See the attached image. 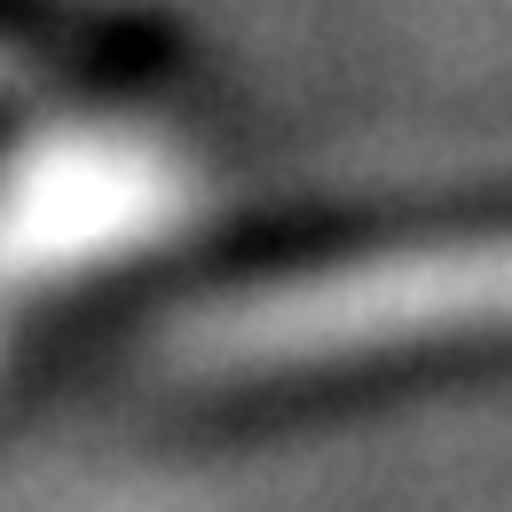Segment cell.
<instances>
[{
	"label": "cell",
	"instance_id": "cell-1",
	"mask_svg": "<svg viewBox=\"0 0 512 512\" xmlns=\"http://www.w3.org/2000/svg\"><path fill=\"white\" fill-rule=\"evenodd\" d=\"M205 323L213 331H197V355L237 371H347L512 347V213L268 268Z\"/></svg>",
	"mask_w": 512,
	"mask_h": 512
}]
</instances>
